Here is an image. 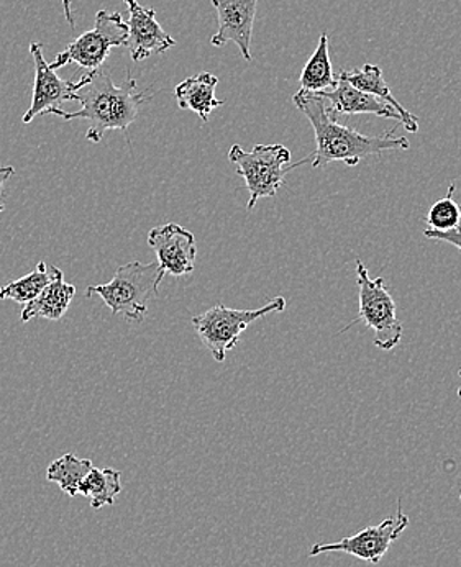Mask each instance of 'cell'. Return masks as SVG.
Instances as JSON below:
<instances>
[{
  "label": "cell",
  "instance_id": "6da1fadb",
  "mask_svg": "<svg viewBox=\"0 0 461 567\" xmlns=\"http://www.w3.org/2000/svg\"><path fill=\"white\" fill-rule=\"evenodd\" d=\"M293 102L297 111L306 115L316 133V152L309 156L313 167H322L334 162L357 166L367 156L381 155L391 150L411 148L409 140L404 136H395V132L368 136L341 125L337 115L330 111L329 102L313 92L299 89V92L293 95Z\"/></svg>",
  "mask_w": 461,
  "mask_h": 567
},
{
  "label": "cell",
  "instance_id": "7a4b0ae2",
  "mask_svg": "<svg viewBox=\"0 0 461 567\" xmlns=\"http://www.w3.org/2000/svg\"><path fill=\"white\" fill-rule=\"evenodd\" d=\"M135 80H126L117 85L109 71L99 68L84 74V84L78 89L74 101L80 102L78 112L53 109L50 115H58L63 121H85L89 123L85 138L91 143H101L109 130L126 132L139 118V111L150 99V92L139 91Z\"/></svg>",
  "mask_w": 461,
  "mask_h": 567
},
{
  "label": "cell",
  "instance_id": "3957f363",
  "mask_svg": "<svg viewBox=\"0 0 461 567\" xmlns=\"http://www.w3.org/2000/svg\"><path fill=\"white\" fill-rule=\"evenodd\" d=\"M165 276L158 262H129L117 269L111 282L88 287L85 296L101 297L114 316L142 323L148 316V300L158 296Z\"/></svg>",
  "mask_w": 461,
  "mask_h": 567
},
{
  "label": "cell",
  "instance_id": "277c9868",
  "mask_svg": "<svg viewBox=\"0 0 461 567\" xmlns=\"http://www.w3.org/2000/svg\"><path fill=\"white\" fill-rule=\"evenodd\" d=\"M285 297H276L272 302L256 310L228 309V307L218 303V306L212 307L201 316L193 317L191 323H193L201 343L206 347V350H209L212 358L217 363H224L228 351L237 347L242 333L253 322L269 316V313L285 312Z\"/></svg>",
  "mask_w": 461,
  "mask_h": 567
},
{
  "label": "cell",
  "instance_id": "5b68a950",
  "mask_svg": "<svg viewBox=\"0 0 461 567\" xmlns=\"http://www.w3.org/2000/svg\"><path fill=\"white\" fill-rule=\"evenodd\" d=\"M228 162L237 167L238 176L247 184L250 200L248 210L265 197H275L285 183L286 174L296 167L288 166L291 152L283 145H256L252 152H245L240 145H234L228 152Z\"/></svg>",
  "mask_w": 461,
  "mask_h": 567
},
{
  "label": "cell",
  "instance_id": "8992f818",
  "mask_svg": "<svg viewBox=\"0 0 461 567\" xmlns=\"http://www.w3.org/2000/svg\"><path fill=\"white\" fill-rule=\"evenodd\" d=\"M357 278L360 310L357 319L345 330L363 320L375 331V347L382 351L395 350L401 341L404 328L396 317V302L391 292L386 289L385 279H371L361 259H357Z\"/></svg>",
  "mask_w": 461,
  "mask_h": 567
},
{
  "label": "cell",
  "instance_id": "52a82bcc",
  "mask_svg": "<svg viewBox=\"0 0 461 567\" xmlns=\"http://www.w3.org/2000/svg\"><path fill=\"white\" fill-rule=\"evenodd\" d=\"M126 39H129V25L124 22V17L119 12L99 10L95 13L94 29L71 41L66 50L61 51L54 61L48 63V66L57 71L68 64H78L88 73L99 70L107 60L112 48L125 47Z\"/></svg>",
  "mask_w": 461,
  "mask_h": 567
},
{
  "label": "cell",
  "instance_id": "ba28073f",
  "mask_svg": "<svg viewBox=\"0 0 461 567\" xmlns=\"http://www.w3.org/2000/svg\"><path fill=\"white\" fill-rule=\"evenodd\" d=\"M409 527V517L402 511L401 501L398 502V514L385 518L375 527H367L354 536L340 539L337 543H316L310 548L309 556H319L324 553H345V555L355 556L361 561L378 565L386 553L391 548L392 543L402 535Z\"/></svg>",
  "mask_w": 461,
  "mask_h": 567
},
{
  "label": "cell",
  "instance_id": "9c48e42d",
  "mask_svg": "<svg viewBox=\"0 0 461 567\" xmlns=\"http://www.w3.org/2000/svg\"><path fill=\"white\" fill-rule=\"evenodd\" d=\"M148 245L158 256L160 268L165 275L174 278L193 275L197 258L193 231L177 224H166L150 231Z\"/></svg>",
  "mask_w": 461,
  "mask_h": 567
},
{
  "label": "cell",
  "instance_id": "30bf717a",
  "mask_svg": "<svg viewBox=\"0 0 461 567\" xmlns=\"http://www.w3.org/2000/svg\"><path fill=\"white\" fill-rule=\"evenodd\" d=\"M33 63H35V84H33L32 105L23 115V123H30L42 114H50L53 109H60L63 102L74 101L78 89L84 84L80 81H64L50 70L43 56L42 43L30 44Z\"/></svg>",
  "mask_w": 461,
  "mask_h": 567
},
{
  "label": "cell",
  "instance_id": "8fae6325",
  "mask_svg": "<svg viewBox=\"0 0 461 567\" xmlns=\"http://www.w3.org/2000/svg\"><path fill=\"white\" fill-rule=\"evenodd\" d=\"M129 9V39L125 48H129L130 56L135 63L162 54L176 44V40L163 30L156 22V12L152 7L140 6L136 0H124Z\"/></svg>",
  "mask_w": 461,
  "mask_h": 567
},
{
  "label": "cell",
  "instance_id": "7c38bea8",
  "mask_svg": "<svg viewBox=\"0 0 461 567\" xmlns=\"http://www.w3.org/2000/svg\"><path fill=\"white\" fill-rule=\"evenodd\" d=\"M217 10L218 30L211 43L222 48L234 41L245 61H252V35L259 0H211Z\"/></svg>",
  "mask_w": 461,
  "mask_h": 567
},
{
  "label": "cell",
  "instance_id": "4fadbf2b",
  "mask_svg": "<svg viewBox=\"0 0 461 567\" xmlns=\"http://www.w3.org/2000/svg\"><path fill=\"white\" fill-rule=\"evenodd\" d=\"M317 95L329 102L330 111L337 117H340V115L373 114L377 117L392 118V121H398L402 125L401 115L396 112V109H392L386 102L379 101L373 95L367 94V92L358 91L350 82L345 81L340 74H338L337 85L332 91L320 92Z\"/></svg>",
  "mask_w": 461,
  "mask_h": 567
},
{
  "label": "cell",
  "instance_id": "5bb4252c",
  "mask_svg": "<svg viewBox=\"0 0 461 567\" xmlns=\"http://www.w3.org/2000/svg\"><path fill=\"white\" fill-rule=\"evenodd\" d=\"M48 269H50V284L35 300L23 306L22 316H20L22 323H29L33 319L61 320L70 309L76 287L64 281L63 271L57 266H48Z\"/></svg>",
  "mask_w": 461,
  "mask_h": 567
},
{
  "label": "cell",
  "instance_id": "9a60e30c",
  "mask_svg": "<svg viewBox=\"0 0 461 567\" xmlns=\"http://www.w3.org/2000/svg\"><path fill=\"white\" fill-rule=\"evenodd\" d=\"M340 76L344 78L345 81L350 82L358 91L367 92V94L373 95V97L379 99V101L391 105V107L396 109V112L401 115L402 126H404L408 132H418V117H414L408 109L402 107V105L396 101L388 82L382 78V70L378 64L367 63L365 66L355 68V70L341 71Z\"/></svg>",
  "mask_w": 461,
  "mask_h": 567
},
{
  "label": "cell",
  "instance_id": "2e32d148",
  "mask_svg": "<svg viewBox=\"0 0 461 567\" xmlns=\"http://www.w3.org/2000/svg\"><path fill=\"white\" fill-rule=\"evenodd\" d=\"M218 78L211 73H199L177 84L176 101L183 111L197 114L203 122H209L212 111L222 107L224 101L215 97Z\"/></svg>",
  "mask_w": 461,
  "mask_h": 567
},
{
  "label": "cell",
  "instance_id": "e0dca14e",
  "mask_svg": "<svg viewBox=\"0 0 461 567\" xmlns=\"http://www.w3.org/2000/svg\"><path fill=\"white\" fill-rule=\"evenodd\" d=\"M337 81L338 76L334 74L332 61H330L329 35L324 32L316 51L300 73V89L313 92V94H320V92L332 91Z\"/></svg>",
  "mask_w": 461,
  "mask_h": 567
},
{
  "label": "cell",
  "instance_id": "ac0fdd59",
  "mask_svg": "<svg viewBox=\"0 0 461 567\" xmlns=\"http://www.w3.org/2000/svg\"><path fill=\"white\" fill-rule=\"evenodd\" d=\"M121 492V473L112 470V467H104V470L92 467L80 487V495L89 497L91 507L95 508V511L112 507L117 502Z\"/></svg>",
  "mask_w": 461,
  "mask_h": 567
},
{
  "label": "cell",
  "instance_id": "d6986e66",
  "mask_svg": "<svg viewBox=\"0 0 461 567\" xmlns=\"http://www.w3.org/2000/svg\"><path fill=\"white\" fill-rule=\"evenodd\" d=\"M92 467L94 466H92L91 460H81L74 454L66 453L48 466L47 480L58 484L61 491L70 497H78L81 484Z\"/></svg>",
  "mask_w": 461,
  "mask_h": 567
},
{
  "label": "cell",
  "instance_id": "ffe728a7",
  "mask_svg": "<svg viewBox=\"0 0 461 567\" xmlns=\"http://www.w3.org/2000/svg\"><path fill=\"white\" fill-rule=\"evenodd\" d=\"M48 284H50V269H48L47 262L40 261L39 266L25 278L6 284L0 289V300H13L20 306H27L43 292Z\"/></svg>",
  "mask_w": 461,
  "mask_h": 567
},
{
  "label": "cell",
  "instance_id": "44dd1931",
  "mask_svg": "<svg viewBox=\"0 0 461 567\" xmlns=\"http://www.w3.org/2000/svg\"><path fill=\"white\" fill-rule=\"evenodd\" d=\"M455 184H452L449 194L437 200L427 212L426 224L429 230L450 231L461 228V205L453 200Z\"/></svg>",
  "mask_w": 461,
  "mask_h": 567
},
{
  "label": "cell",
  "instance_id": "7402d4cb",
  "mask_svg": "<svg viewBox=\"0 0 461 567\" xmlns=\"http://www.w3.org/2000/svg\"><path fill=\"white\" fill-rule=\"evenodd\" d=\"M423 237L429 238V240L445 241V244L453 245L461 251V228L450 231H436L426 228Z\"/></svg>",
  "mask_w": 461,
  "mask_h": 567
},
{
  "label": "cell",
  "instance_id": "603a6c76",
  "mask_svg": "<svg viewBox=\"0 0 461 567\" xmlns=\"http://www.w3.org/2000/svg\"><path fill=\"white\" fill-rule=\"evenodd\" d=\"M13 174H16V169L12 166L0 167V212L6 210V184Z\"/></svg>",
  "mask_w": 461,
  "mask_h": 567
},
{
  "label": "cell",
  "instance_id": "cb8c5ba5",
  "mask_svg": "<svg viewBox=\"0 0 461 567\" xmlns=\"http://www.w3.org/2000/svg\"><path fill=\"white\" fill-rule=\"evenodd\" d=\"M63 7L64 16H66L68 23H70L71 29H74V27H76V23H74L73 9H71V0H63Z\"/></svg>",
  "mask_w": 461,
  "mask_h": 567
},
{
  "label": "cell",
  "instance_id": "d4e9b609",
  "mask_svg": "<svg viewBox=\"0 0 461 567\" xmlns=\"http://www.w3.org/2000/svg\"><path fill=\"white\" fill-rule=\"evenodd\" d=\"M460 375H461V369H460ZM459 398H461V388L459 389Z\"/></svg>",
  "mask_w": 461,
  "mask_h": 567
}]
</instances>
